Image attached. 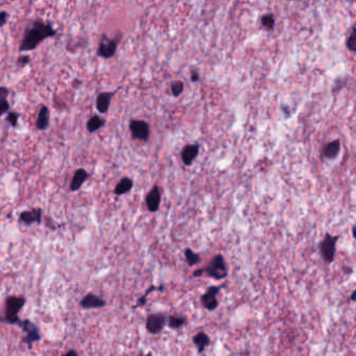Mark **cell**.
Instances as JSON below:
<instances>
[{
  "mask_svg": "<svg viewBox=\"0 0 356 356\" xmlns=\"http://www.w3.org/2000/svg\"><path fill=\"white\" fill-rule=\"evenodd\" d=\"M61 356H79V354L78 351L73 350V349H70L67 352H65L64 354H62Z\"/></svg>",
  "mask_w": 356,
  "mask_h": 356,
  "instance_id": "obj_32",
  "label": "cell"
},
{
  "mask_svg": "<svg viewBox=\"0 0 356 356\" xmlns=\"http://www.w3.org/2000/svg\"><path fill=\"white\" fill-rule=\"evenodd\" d=\"M118 39H111L106 34H102L99 43L98 56L102 59H111L116 54L118 46Z\"/></svg>",
  "mask_w": 356,
  "mask_h": 356,
  "instance_id": "obj_9",
  "label": "cell"
},
{
  "mask_svg": "<svg viewBox=\"0 0 356 356\" xmlns=\"http://www.w3.org/2000/svg\"><path fill=\"white\" fill-rule=\"evenodd\" d=\"M145 204L147 207V210L152 213L157 212L159 210L161 204V194L158 185H155V186L150 190V192H148L145 198Z\"/></svg>",
  "mask_w": 356,
  "mask_h": 356,
  "instance_id": "obj_12",
  "label": "cell"
},
{
  "mask_svg": "<svg viewBox=\"0 0 356 356\" xmlns=\"http://www.w3.org/2000/svg\"><path fill=\"white\" fill-rule=\"evenodd\" d=\"M187 324V317L182 315H170L167 316L166 326L173 330L183 328Z\"/></svg>",
  "mask_w": 356,
  "mask_h": 356,
  "instance_id": "obj_18",
  "label": "cell"
},
{
  "mask_svg": "<svg viewBox=\"0 0 356 356\" xmlns=\"http://www.w3.org/2000/svg\"><path fill=\"white\" fill-rule=\"evenodd\" d=\"M339 239L338 235H332L329 232H326L323 239L318 242V252L321 258L327 263L331 264L335 262L336 254V243Z\"/></svg>",
  "mask_w": 356,
  "mask_h": 356,
  "instance_id": "obj_4",
  "label": "cell"
},
{
  "mask_svg": "<svg viewBox=\"0 0 356 356\" xmlns=\"http://www.w3.org/2000/svg\"><path fill=\"white\" fill-rule=\"evenodd\" d=\"M26 299L21 296H9L4 303V316L1 317V322L16 325L20 321L18 314L24 307Z\"/></svg>",
  "mask_w": 356,
  "mask_h": 356,
  "instance_id": "obj_3",
  "label": "cell"
},
{
  "mask_svg": "<svg viewBox=\"0 0 356 356\" xmlns=\"http://www.w3.org/2000/svg\"><path fill=\"white\" fill-rule=\"evenodd\" d=\"M129 128L133 139L140 140V141H147L148 138H150V124L144 120L133 119L130 122Z\"/></svg>",
  "mask_w": 356,
  "mask_h": 356,
  "instance_id": "obj_8",
  "label": "cell"
},
{
  "mask_svg": "<svg viewBox=\"0 0 356 356\" xmlns=\"http://www.w3.org/2000/svg\"><path fill=\"white\" fill-rule=\"evenodd\" d=\"M355 296H356V291H353V292H352V294H351V296H350V300H351L352 302H355V300H356Z\"/></svg>",
  "mask_w": 356,
  "mask_h": 356,
  "instance_id": "obj_34",
  "label": "cell"
},
{
  "mask_svg": "<svg viewBox=\"0 0 356 356\" xmlns=\"http://www.w3.org/2000/svg\"><path fill=\"white\" fill-rule=\"evenodd\" d=\"M106 305L107 302L105 299L92 293L85 295L79 302V306L83 309H98L105 307Z\"/></svg>",
  "mask_w": 356,
  "mask_h": 356,
  "instance_id": "obj_10",
  "label": "cell"
},
{
  "mask_svg": "<svg viewBox=\"0 0 356 356\" xmlns=\"http://www.w3.org/2000/svg\"><path fill=\"white\" fill-rule=\"evenodd\" d=\"M57 35V31L54 28L51 23H46L43 21H34L31 24H28L23 38L20 43L19 51L24 53V51H31L36 49L40 44L51 37Z\"/></svg>",
  "mask_w": 356,
  "mask_h": 356,
  "instance_id": "obj_1",
  "label": "cell"
},
{
  "mask_svg": "<svg viewBox=\"0 0 356 356\" xmlns=\"http://www.w3.org/2000/svg\"><path fill=\"white\" fill-rule=\"evenodd\" d=\"M346 45H347V48L349 49L351 53H355L356 51V31H355L354 25L351 28V33H350L349 37H348Z\"/></svg>",
  "mask_w": 356,
  "mask_h": 356,
  "instance_id": "obj_26",
  "label": "cell"
},
{
  "mask_svg": "<svg viewBox=\"0 0 356 356\" xmlns=\"http://www.w3.org/2000/svg\"><path fill=\"white\" fill-rule=\"evenodd\" d=\"M352 236H353V238H355V226L352 227Z\"/></svg>",
  "mask_w": 356,
  "mask_h": 356,
  "instance_id": "obj_35",
  "label": "cell"
},
{
  "mask_svg": "<svg viewBox=\"0 0 356 356\" xmlns=\"http://www.w3.org/2000/svg\"><path fill=\"white\" fill-rule=\"evenodd\" d=\"M167 316L165 313H153L146 316L145 329L150 335H159L166 326Z\"/></svg>",
  "mask_w": 356,
  "mask_h": 356,
  "instance_id": "obj_7",
  "label": "cell"
},
{
  "mask_svg": "<svg viewBox=\"0 0 356 356\" xmlns=\"http://www.w3.org/2000/svg\"><path fill=\"white\" fill-rule=\"evenodd\" d=\"M118 90H119V88H118L115 91L101 92L98 95V98H96V101H95V106L99 113L106 114L108 112L110 105H111V100H112L113 96L116 94V92Z\"/></svg>",
  "mask_w": 356,
  "mask_h": 356,
  "instance_id": "obj_13",
  "label": "cell"
},
{
  "mask_svg": "<svg viewBox=\"0 0 356 356\" xmlns=\"http://www.w3.org/2000/svg\"><path fill=\"white\" fill-rule=\"evenodd\" d=\"M17 326H19L22 331L25 333V336H23V339L22 340L27 345L28 349H32L34 343L40 342L41 340L42 336L38 326L33 323L31 320H21L20 318Z\"/></svg>",
  "mask_w": 356,
  "mask_h": 356,
  "instance_id": "obj_5",
  "label": "cell"
},
{
  "mask_svg": "<svg viewBox=\"0 0 356 356\" xmlns=\"http://www.w3.org/2000/svg\"><path fill=\"white\" fill-rule=\"evenodd\" d=\"M50 117H49V109L46 106H42L40 108L38 117L36 120V128L39 131H45L49 128Z\"/></svg>",
  "mask_w": 356,
  "mask_h": 356,
  "instance_id": "obj_17",
  "label": "cell"
},
{
  "mask_svg": "<svg viewBox=\"0 0 356 356\" xmlns=\"http://www.w3.org/2000/svg\"><path fill=\"white\" fill-rule=\"evenodd\" d=\"M184 256H185V261H186L187 265L190 266V268L201 263V255L198 253H196V252L194 250H191L190 248L185 249Z\"/></svg>",
  "mask_w": 356,
  "mask_h": 356,
  "instance_id": "obj_24",
  "label": "cell"
},
{
  "mask_svg": "<svg viewBox=\"0 0 356 356\" xmlns=\"http://www.w3.org/2000/svg\"><path fill=\"white\" fill-rule=\"evenodd\" d=\"M190 73H191V80L192 81H198L199 79V74H198V70L192 69Z\"/></svg>",
  "mask_w": 356,
  "mask_h": 356,
  "instance_id": "obj_31",
  "label": "cell"
},
{
  "mask_svg": "<svg viewBox=\"0 0 356 356\" xmlns=\"http://www.w3.org/2000/svg\"><path fill=\"white\" fill-rule=\"evenodd\" d=\"M229 273V268L225 257L221 254L214 255L209 263L202 269L196 270L192 274L194 277H201L203 275H206L211 279H214L217 281L224 280L227 278Z\"/></svg>",
  "mask_w": 356,
  "mask_h": 356,
  "instance_id": "obj_2",
  "label": "cell"
},
{
  "mask_svg": "<svg viewBox=\"0 0 356 356\" xmlns=\"http://www.w3.org/2000/svg\"><path fill=\"white\" fill-rule=\"evenodd\" d=\"M170 91H172V94H173V96H175V98L180 96L184 91V83H183V81H181V80L173 81L172 85H170Z\"/></svg>",
  "mask_w": 356,
  "mask_h": 356,
  "instance_id": "obj_27",
  "label": "cell"
},
{
  "mask_svg": "<svg viewBox=\"0 0 356 356\" xmlns=\"http://www.w3.org/2000/svg\"><path fill=\"white\" fill-rule=\"evenodd\" d=\"M134 186V182L129 177H123L122 179L117 183V185L114 188V194L116 196H123L125 194L130 192Z\"/></svg>",
  "mask_w": 356,
  "mask_h": 356,
  "instance_id": "obj_20",
  "label": "cell"
},
{
  "mask_svg": "<svg viewBox=\"0 0 356 356\" xmlns=\"http://www.w3.org/2000/svg\"><path fill=\"white\" fill-rule=\"evenodd\" d=\"M43 217V210L41 208H33L31 210L22 211L19 215V221L25 226L34 224H41Z\"/></svg>",
  "mask_w": 356,
  "mask_h": 356,
  "instance_id": "obj_11",
  "label": "cell"
},
{
  "mask_svg": "<svg viewBox=\"0 0 356 356\" xmlns=\"http://www.w3.org/2000/svg\"><path fill=\"white\" fill-rule=\"evenodd\" d=\"M10 95V90L6 87H0V116L9 112L10 102L7 101V96Z\"/></svg>",
  "mask_w": 356,
  "mask_h": 356,
  "instance_id": "obj_23",
  "label": "cell"
},
{
  "mask_svg": "<svg viewBox=\"0 0 356 356\" xmlns=\"http://www.w3.org/2000/svg\"><path fill=\"white\" fill-rule=\"evenodd\" d=\"M343 270L345 271L346 274H349V275L353 273V268H351V266H344Z\"/></svg>",
  "mask_w": 356,
  "mask_h": 356,
  "instance_id": "obj_33",
  "label": "cell"
},
{
  "mask_svg": "<svg viewBox=\"0 0 356 356\" xmlns=\"http://www.w3.org/2000/svg\"><path fill=\"white\" fill-rule=\"evenodd\" d=\"M7 19H9V13L6 11L0 12V27H2L6 24Z\"/></svg>",
  "mask_w": 356,
  "mask_h": 356,
  "instance_id": "obj_29",
  "label": "cell"
},
{
  "mask_svg": "<svg viewBox=\"0 0 356 356\" xmlns=\"http://www.w3.org/2000/svg\"><path fill=\"white\" fill-rule=\"evenodd\" d=\"M162 292V291H164V285H163V284H161V285H159V286H156V285H152V286H150V287H148L147 289H146V291H145V293L141 296V297H140V298L138 299V301L136 302V304H135V305L134 306H133V309H136V308H139V307H142V306H144L145 305V304H146V300H147V297L148 296H150V294L151 293H153V292Z\"/></svg>",
  "mask_w": 356,
  "mask_h": 356,
  "instance_id": "obj_22",
  "label": "cell"
},
{
  "mask_svg": "<svg viewBox=\"0 0 356 356\" xmlns=\"http://www.w3.org/2000/svg\"><path fill=\"white\" fill-rule=\"evenodd\" d=\"M105 124H106L105 118H102L99 115H93L89 118V120L87 121L86 129L89 133H95L105 127Z\"/></svg>",
  "mask_w": 356,
  "mask_h": 356,
  "instance_id": "obj_21",
  "label": "cell"
},
{
  "mask_svg": "<svg viewBox=\"0 0 356 356\" xmlns=\"http://www.w3.org/2000/svg\"><path fill=\"white\" fill-rule=\"evenodd\" d=\"M89 179V174L86 169L79 168L73 174L69 189L70 191H78L83 186L84 183Z\"/></svg>",
  "mask_w": 356,
  "mask_h": 356,
  "instance_id": "obj_16",
  "label": "cell"
},
{
  "mask_svg": "<svg viewBox=\"0 0 356 356\" xmlns=\"http://www.w3.org/2000/svg\"><path fill=\"white\" fill-rule=\"evenodd\" d=\"M340 151V141L338 139L326 144L323 150V156L327 159H336Z\"/></svg>",
  "mask_w": 356,
  "mask_h": 356,
  "instance_id": "obj_19",
  "label": "cell"
},
{
  "mask_svg": "<svg viewBox=\"0 0 356 356\" xmlns=\"http://www.w3.org/2000/svg\"><path fill=\"white\" fill-rule=\"evenodd\" d=\"M192 343H194V345L196 346L198 353L199 355H202L205 352V350L207 349V347L210 346L211 338L206 332L199 331L192 336Z\"/></svg>",
  "mask_w": 356,
  "mask_h": 356,
  "instance_id": "obj_14",
  "label": "cell"
},
{
  "mask_svg": "<svg viewBox=\"0 0 356 356\" xmlns=\"http://www.w3.org/2000/svg\"><path fill=\"white\" fill-rule=\"evenodd\" d=\"M225 285L226 284L211 285L206 289V292L201 296V299H199V302H201V305L203 306V308L208 311H214L218 307L219 302L218 299V296L220 293L221 288H224Z\"/></svg>",
  "mask_w": 356,
  "mask_h": 356,
  "instance_id": "obj_6",
  "label": "cell"
},
{
  "mask_svg": "<svg viewBox=\"0 0 356 356\" xmlns=\"http://www.w3.org/2000/svg\"><path fill=\"white\" fill-rule=\"evenodd\" d=\"M198 150H199L198 143L188 144L183 148L181 157H182V161L185 165L189 166L192 164V162H194L196 160V158L198 157Z\"/></svg>",
  "mask_w": 356,
  "mask_h": 356,
  "instance_id": "obj_15",
  "label": "cell"
},
{
  "mask_svg": "<svg viewBox=\"0 0 356 356\" xmlns=\"http://www.w3.org/2000/svg\"><path fill=\"white\" fill-rule=\"evenodd\" d=\"M6 121L10 122V124L12 125L13 128H16L18 124V119H19V115L16 112H10L6 116Z\"/></svg>",
  "mask_w": 356,
  "mask_h": 356,
  "instance_id": "obj_28",
  "label": "cell"
},
{
  "mask_svg": "<svg viewBox=\"0 0 356 356\" xmlns=\"http://www.w3.org/2000/svg\"><path fill=\"white\" fill-rule=\"evenodd\" d=\"M275 16L273 14H265L261 17V25L266 31H272L275 27Z\"/></svg>",
  "mask_w": 356,
  "mask_h": 356,
  "instance_id": "obj_25",
  "label": "cell"
},
{
  "mask_svg": "<svg viewBox=\"0 0 356 356\" xmlns=\"http://www.w3.org/2000/svg\"><path fill=\"white\" fill-rule=\"evenodd\" d=\"M29 62H31V58H29L28 56H21L18 58V60H17V64L20 66H25Z\"/></svg>",
  "mask_w": 356,
  "mask_h": 356,
  "instance_id": "obj_30",
  "label": "cell"
}]
</instances>
